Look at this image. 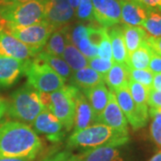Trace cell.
<instances>
[{"label": "cell", "instance_id": "obj_45", "mask_svg": "<svg viewBox=\"0 0 161 161\" xmlns=\"http://www.w3.org/2000/svg\"><path fill=\"white\" fill-rule=\"evenodd\" d=\"M149 161H161V150L153 156Z\"/></svg>", "mask_w": 161, "mask_h": 161}, {"label": "cell", "instance_id": "obj_25", "mask_svg": "<svg viewBox=\"0 0 161 161\" xmlns=\"http://www.w3.org/2000/svg\"><path fill=\"white\" fill-rule=\"evenodd\" d=\"M151 52L147 41H144L136 50L128 55L126 65L132 69H149Z\"/></svg>", "mask_w": 161, "mask_h": 161}, {"label": "cell", "instance_id": "obj_23", "mask_svg": "<svg viewBox=\"0 0 161 161\" xmlns=\"http://www.w3.org/2000/svg\"><path fill=\"white\" fill-rule=\"evenodd\" d=\"M69 41L68 28L66 26L60 27L53 31L46 45L44 46V51L51 55L61 57L66 44Z\"/></svg>", "mask_w": 161, "mask_h": 161}, {"label": "cell", "instance_id": "obj_2", "mask_svg": "<svg viewBox=\"0 0 161 161\" xmlns=\"http://www.w3.org/2000/svg\"><path fill=\"white\" fill-rule=\"evenodd\" d=\"M129 134H125L104 124H95L74 132L67 141L69 148L95 149L104 146L119 147L128 142Z\"/></svg>", "mask_w": 161, "mask_h": 161}, {"label": "cell", "instance_id": "obj_10", "mask_svg": "<svg viewBox=\"0 0 161 161\" xmlns=\"http://www.w3.org/2000/svg\"><path fill=\"white\" fill-rule=\"evenodd\" d=\"M94 21L103 28H110L121 22L119 0H92Z\"/></svg>", "mask_w": 161, "mask_h": 161}, {"label": "cell", "instance_id": "obj_24", "mask_svg": "<svg viewBox=\"0 0 161 161\" xmlns=\"http://www.w3.org/2000/svg\"><path fill=\"white\" fill-rule=\"evenodd\" d=\"M122 29L128 55L136 50L144 41H146L149 36L142 28L139 26H130L124 24Z\"/></svg>", "mask_w": 161, "mask_h": 161}, {"label": "cell", "instance_id": "obj_26", "mask_svg": "<svg viewBox=\"0 0 161 161\" xmlns=\"http://www.w3.org/2000/svg\"><path fill=\"white\" fill-rule=\"evenodd\" d=\"M37 56L47 64L63 79L64 82L69 81L73 71L61 57H57L45 51L40 52Z\"/></svg>", "mask_w": 161, "mask_h": 161}, {"label": "cell", "instance_id": "obj_29", "mask_svg": "<svg viewBox=\"0 0 161 161\" xmlns=\"http://www.w3.org/2000/svg\"><path fill=\"white\" fill-rule=\"evenodd\" d=\"M142 26L147 34L151 37H161V11L149 8L148 16Z\"/></svg>", "mask_w": 161, "mask_h": 161}, {"label": "cell", "instance_id": "obj_41", "mask_svg": "<svg viewBox=\"0 0 161 161\" xmlns=\"http://www.w3.org/2000/svg\"><path fill=\"white\" fill-rule=\"evenodd\" d=\"M151 89L157 92H161V74H154Z\"/></svg>", "mask_w": 161, "mask_h": 161}, {"label": "cell", "instance_id": "obj_11", "mask_svg": "<svg viewBox=\"0 0 161 161\" xmlns=\"http://www.w3.org/2000/svg\"><path fill=\"white\" fill-rule=\"evenodd\" d=\"M34 131L42 134L51 142H58L64 136L62 123L49 110L44 109L32 122Z\"/></svg>", "mask_w": 161, "mask_h": 161}, {"label": "cell", "instance_id": "obj_33", "mask_svg": "<svg viewBox=\"0 0 161 161\" xmlns=\"http://www.w3.org/2000/svg\"><path fill=\"white\" fill-rule=\"evenodd\" d=\"M98 57L102 59L106 60H110L113 61V55H112V47H111V43H110V39L108 33V29L105 28L103 32V36L101 41L98 45Z\"/></svg>", "mask_w": 161, "mask_h": 161}, {"label": "cell", "instance_id": "obj_5", "mask_svg": "<svg viewBox=\"0 0 161 161\" xmlns=\"http://www.w3.org/2000/svg\"><path fill=\"white\" fill-rule=\"evenodd\" d=\"M23 75L27 84L39 92L52 93L65 86L63 79L38 56L26 62Z\"/></svg>", "mask_w": 161, "mask_h": 161}, {"label": "cell", "instance_id": "obj_48", "mask_svg": "<svg viewBox=\"0 0 161 161\" xmlns=\"http://www.w3.org/2000/svg\"><path fill=\"white\" fill-rule=\"evenodd\" d=\"M136 1H139V2H142V0H136Z\"/></svg>", "mask_w": 161, "mask_h": 161}, {"label": "cell", "instance_id": "obj_43", "mask_svg": "<svg viewBox=\"0 0 161 161\" xmlns=\"http://www.w3.org/2000/svg\"><path fill=\"white\" fill-rule=\"evenodd\" d=\"M6 109H7V103H6V101L0 99V120L5 115V113L6 112Z\"/></svg>", "mask_w": 161, "mask_h": 161}, {"label": "cell", "instance_id": "obj_38", "mask_svg": "<svg viewBox=\"0 0 161 161\" xmlns=\"http://www.w3.org/2000/svg\"><path fill=\"white\" fill-rule=\"evenodd\" d=\"M146 41L153 51L157 53L158 55L161 56V37L155 38V37L148 36Z\"/></svg>", "mask_w": 161, "mask_h": 161}, {"label": "cell", "instance_id": "obj_37", "mask_svg": "<svg viewBox=\"0 0 161 161\" xmlns=\"http://www.w3.org/2000/svg\"><path fill=\"white\" fill-rule=\"evenodd\" d=\"M150 136L158 147L161 149V125L152 122L150 125Z\"/></svg>", "mask_w": 161, "mask_h": 161}, {"label": "cell", "instance_id": "obj_16", "mask_svg": "<svg viewBox=\"0 0 161 161\" xmlns=\"http://www.w3.org/2000/svg\"><path fill=\"white\" fill-rule=\"evenodd\" d=\"M26 62L0 55V87L12 86L23 75Z\"/></svg>", "mask_w": 161, "mask_h": 161}, {"label": "cell", "instance_id": "obj_12", "mask_svg": "<svg viewBox=\"0 0 161 161\" xmlns=\"http://www.w3.org/2000/svg\"><path fill=\"white\" fill-rule=\"evenodd\" d=\"M71 85V84H70ZM72 92L75 102V116L74 128L77 132L95 125V118L92 107L84 93L78 88L72 85Z\"/></svg>", "mask_w": 161, "mask_h": 161}, {"label": "cell", "instance_id": "obj_20", "mask_svg": "<svg viewBox=\"0 0 161 161\" xmlns=\"http://www.w3.org/2000/svg\"><path fill=\"white\" fill-rule=\"evenodd\" d=\"M107 29L109 36L111 47H112L113 62L126 64L128 53L124 40L122 27L115 25Z\"/></svg>", "mask_w": 161, "mask_h": 161}, {"label": "cell", "instance_id": "obj_4", "mask_svg": "<svg viewBox=\"0 0 161 161\" xmlns=\"http://www.w3.org/2000/svg\"><path fill=\"white\" fill-rule=\"evenodd\" d=\"M44 109L40 99L39 92L26 84L12 94L7 103V113L17 120L32 123Z\"/></svg>", "mask_w": 161, "mask_h": 161}, {"label": "cell", "instance_id": "obj_32", "mask_svg": "<svg viewBox=\"0 0 161 161\" xmlns=\"http://www.w3.org/2000/svg\"><path fill=\"white\" fill-rule=\"evenodd\" d=\"M76 16L81 21H94L93 7L92 0H80V4L75 10Z\"/></svg>", "mask_w": 161, "mask_h": 161}, {"label": "cell", "instance_id": "obj_28", "mask_svg": "<svg viewBox=\"0 0 161 161\" xmlns=\"http://www.w3.org/2000/svg\"><path fill=\"white\" fill-rule=\"evenodd\" d=\"M127 88L136 106L143 110H148V96L150 89L132 80H129Z\"/></svg>", "mask_w": 161, "mask_h": 161}, {"label": "cell", "instance_id": "obj_1", "mask_svg": "<svg viewBox=\"0 0 161 161\" xmlns=\"http://www.w3.org/2000/svg\"><path fill=\"white\" fill-rule=\"evenodd\" d=\"M41 150V140L28 125L14 121L0 125V158L32 161Z\"/></svg>", "mask_w": 161, "mask_h": 161}, {"label": "cell", "instance_id": "obj_17", "mask_svg": "<svg viewBox=\"0 0 161 161\" xmlns=\"http://www.w3.org/2000/svg\"><path fill=\"white\" fill-rule=\"evenodd\" d=\"M75 12L68 3L55 5L47 0L45 21L53 25L56 29H58L71 22L75 15Z\"/></svg>", "mask_w": 161, "mask_h": 161}, {"label": "cell", "instance_id": "obj_9", "mask_svg": "<svg viewBox=\"0 0 161 161\" xmlns=\"http://www.w3.org/2000/svg\"><path fill=\"white\" fill-rule=\"evenodd\" d=\"M40 52L23 44L0 26V55L22 62L35 58Z\"/></svg>", "mask_w": 161, "mask_h": 161}, {"label": "cell", "instance_id": "obj_40", "mask_svg": "<svg viewBox=\"0 0 161 161\" xmlns=\"http://www.w3.org/2000/svg\"><path fill=\"white\" fill-rule=\"evenodd\" d=\"M149 113H150V117L153 119L154 122L158 123V125H161V108H150Z\"/></svg>", "mask_w": 161, "mask_h": 161}, {"label": "cell", "instance_id": "obj_22", "mask_svg": "<svg viewBox=\"0 0 161 161\" xmlns=\"http://www.w3.org/2000/svg\"><path fill=\"white\" fill-rule=\"evenodd\" d=\"M129 80L128 66L125 64L114 63L111 69L104 76V82L109 87L111 92L127 87Z\"/></svg>", "mask_w": 161, "mask_h": 161}, {"label": "cell", "instance_id": "obj_30", "mask_svg": "<svg viewBox=\"0 0 161 161\" xmlns=\"http://www.w3.org/2000/svg\"><path fill=\"white\" fill-rule=\"evenodd\" d=\"M129 78L143 86L151 89L154 74L149 69H132L128 67Z\"/></svg>", "mask_w": 161, "mask_h": 161}, {"label": "cell", "instance_id": "obj_42", "mask_svg": "<svg viewBox=\"0 0 161 161\" xmlns=\"http://www.w3.org/2000/svg\"><path fill=\"white\" fill-rule=\"evenodd\" d=\"M32 0H0V5H9V4H19V3H26Z\"/></svg>", "mask_w": 161, "mask_h": 161}, {"label": "cell", "instance_id": "obj_47", "mask_svg": "<svg viewBox=\"0 0 161 161\" xmlns=\"http://www.w3.org/2000/svg\"><path fill=\"white\" fill-rule=\"evenodd\" d=\"M0 161H29L27 159H23V158H0Z\"/></svg>", "mask_w": 161, "mask_h": 161}, {"label": "cell", "instance_id": "obj_3", "mask_svg": "<svg viewBox=\"0 0 161 161\" xmlns=\"http://www.w3.org/2000/svg\"><path fill=\"white\" fill-rule=\"evenodd\" d=\"M47 0L0 5L1 25L29 26L45 20Z\"/></svg>", "mask_w": 161, "mask_h": 161}, {"label": "cell", "instance_id": "obj_7", "mask_svg": "<svg viewBox=\"0 0 161 161\" xmlns=\"http://www.w3.org/2000/svg\"><path fill=\"white\" fill-rule=\"evenodd\" d=\"M49 106L47 108L63 125L65 131H70L75 125V102L72 85H65L63 89L49 93Z\"/></svg>", "mask_w": 161, "mask_h": 161}, {"label": "cell", "instance_id": "obj_31", "mask_svg": "<svg viewBox=\"0 0 161 161\" xmlns=\"http://www.w3.org/2000/svg\"><path fill=\"white\" fill-rule=\"evenodd\" d=\"M113 64H114L113 61L102 59L99 57H95L91 59H88V66L96 71L100 75H102L103 78L107 75V73L111 69Z\"/></svg>", "mask_w": 161, "mask_h": 161}, {"label": "cell", "instance_id": "obj_34", "mask_svg": "<svg viewBox=\"0 0 161 161\" xmlns=\"http://www.w3.org/2000/svg\"><path fill=\"white\" fill-rule=\"evenodd\" d=\"M42 161H80L78 155H75L70 151H62L45 158Z\"/></svg>", "mask_w": 161, "mask_h": 161}, {"label": "cell", "instance_id": "obj_14", "mask_svg": "<svg viewBox=\"0 0 161 161\" xmlns=\"http://www.w3.org/2000/svg\"><path fill=\"white\" fill-rule=\"evenodd\" d=\"M121 21L130 26H142L148 16L149 8L136 0H119Z\"/></svg>", "mask_w": 161, "mask_h": 161}, {"label": "cell", "instance_id": "obj_35", "mask_svg": "<svg viewBox=\"0 0 161 161\" xmlns=\"http://www.w3.org/2000/svg\"><path fill=\"white\" fill-rule=\"evenodd\" d=\"M147 103L150 108H161V92H157L150 89Z\"/></svg>", "mask_w": 161, "mask_h": 161}, {"label": "cell", "instance_id": "obj_19", "mask_svg": "<svg viewBox=\"0 0 161 161\" xmlns=\"http://www.w3.org/2000/svg\"><path fill=\"white\" fill-rule=\"evenodd\" d=\"M69 81L71 85L78 88L81 92L97 86L100 83H105L103 76L89 66L73 72Z\"/></svg>", "mask_w": 161, "mask_h": 161}, {"label": "cell", "instance_id": "obj_13", "mask_svg": "<svg viewBox=\"0 0 161 161\" xmlns=\"http://www.w3.org/2000/svg\"><path fill=\"white\" fill-rule=\"evenodd\" d=\"M127 123L126 118L116 101L114 92L110 91L108 102L99 118L98 124H104L118 132L129 134Z\"/></svg>", "mask_w": 161, "mask_h": 161}, {"label": "cell", "instance_id": "obj_36", "mask_svg": "<svg viewBox=\"0 0 161 161\" xmlns=\"http://www.w3.org/2000/svg\"><path fill=\"white\" fill-rule=\"evenodd\" d=\"M149 70L153 74H161V56L152 50L150 58Z\"/></svg>", "mask_w": 161, "mask_h": 161}, {"label": "cell", "instance_id": "obj_21", "mask_svg": "<svg viewBox=\"0 0 161 161\" xmlns=\"http://www.w3.org/2000/svg\"><path fill=\"white\" fill-rule=\"evenodd\" d=\"M79 156L80 161H124L118 147L104 146L85 150Z\"/></svg>", "mask_w": 161, "mask_h": 161}, {"label": "cell", "instance_id": "obj_15", "mask_svg": "<svg viewBox=\"0 0 161 161\" xmlns=\"http://www.w3.org/2000/svg\"><path fill=\"white\" fill-rule=\"evenodd\" d=\"M89 29L90 25L79 23L75 25L70 33L68 32L70 42L74 44L87 59L98 57V47L92 45L89 40Z\"/></svg>", "mask_w": 161, "mask_h": 161}, {"label": "cell", "instance_id": "obj_18", "mask_svg": "<svg viewBox=\"0 0 161 161\" xmlns=\"http://www.w3.org/2000/svg\"><path fill=\"white\" fill-rule=\"evenodd\" d=\"M82 92L86 96L87 99L92 107L95 123L98 124L99 118L108 102L110 91H108L105 83H100L97 86L83 91Z\"/></svg>", "mask_w": 161, "mask_h": 161}, {"label": "cell", "instance_id": "obj_44", "mask_svg": "<svg viewBox=\"0 0 161 161\" xmlns=\"http://www.w3.org/2000/svg\"><path fill=\"white\" fill-rule=\"evenodd\" d=\"M80 0H67V3L69 4V6L74 9V10H76L77 9V7L79 6V4H80Z\"/></svg>", "mask_w": 161, "mask_h": 161}, {"label": "cell", "instance_id": "obj_39", "mask_svg": "<svg viewBox=\"0 0 161 161\" xmlns=\"http://www.w3.org/2000/svg\"><path fill=\"white\" fill-rule=\"evenodd\" d=\"M142 3L150 9L161 11V0H142Z\"/></svg>", "mask_w": 161, "mask_h": 161}, {"label": "cell", "instance_id": "obj_46", "mask_svg": "<svg viewBox=\"0 0 161 161\" xmlns=\"http://www.w3.org/2000/svg\"><path fill=\"white\" fill-rule=\"evenodd\" d=\"M47 2L55 4V5H59V4H64L67 3V0H47Z\"/></svg>", "mask_w": 161, "mask_h": 161}, {"label": "cell", "instance_id": "obj_8", "mask_svg": "<svg viewBox=\"0 0 161 161\" xmlns=\"http://www.w3.org/2000/svg\"><path fill=\"white\" fill-rule=\"evenodd\" d=\"M114 92L116 101L122 112L133 130H138L146 125L148 121V110L140 108L134 103L127 87L116 90Z\"/></svg>", "mask_w": 161, "mask_h": 161}, {"label": "cell", "instance_id": "obj_27", "mask_svg": "<svg viewBox=\"0 0 161 161\" xmlns=\"http://www.w3.org/2000/svg\"><path fill=\"white\" fill-rule=\"evenodd\" d=\"M61 58L66 62L73 72L88 66V59L76 47L68 41L64 49Z\"/></svg>", "mask_w": 161, "mask_h": 161}, {"label": "cell", "instance_id": "obj_6", "mask_svg": "<svg viewBox=\"0 0 161 161\" xmlns=\"http://www.w3.org/2000/svg\"><path fill=\"white\" fill-rule=\"evenodd\" d=\"M0 26L23 44L39 52L42 51L48 38L57 30L45 20L29 26H8L1 24Z\"/></svg>", "mask_w": 161, "mask_h": 161}]
</instances>
